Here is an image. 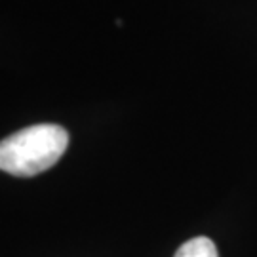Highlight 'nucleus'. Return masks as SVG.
<instances>
[{
    "instance_id": "f257e3e1",
    "label": "nucleus",
    "mask_w": 257,
    "mask_h": 257,
    "mask_svg": "<svg viewBox=\"0 0 257 257\" xmlns=\"http://www.w3.org/2000/svg\"><path fill=\"white\" fill-rule=\"evenodd\" d=\"M69 145L67 130L35 124L0 141V170L16 177H33L50 170Z\"/></svg>"
},
{
    "instance_id": "f03ea898",
    "label": "nucleus",
    "mask_w": 257,
    "mask_h": 257,
    "mask_svg": "<svg viewBox=\"0 0 257 257\" xmlns=\"http://www.w3.org/2000/svg\"><path fill=\"white\" fill-rule=\"evenodd\" d=\"M174 257H219V253L208 236H194L181 244Z\"/></svg>"
}]
</instances>
